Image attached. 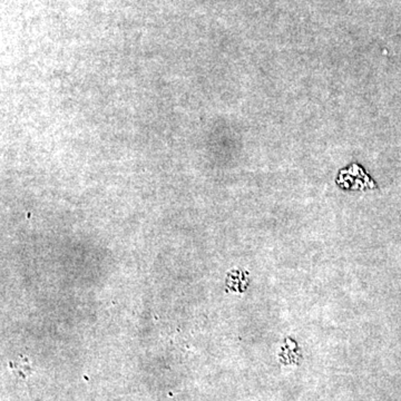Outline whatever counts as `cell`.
Instances as JSON below:
<instances>
[{
    "label": "cell",
    "instance_id": "6da1fadb",
    "mask_svg": "<svg viewBox=\"0 0 401 401\" xmlns=\"http://www.w3.org/2000/svg\"><path fill=\"white\" fill-rule=\"evenodd\" d=\"M9 368H11L13 375L16 376L17 378H20V379H26V378L30 377L32 371H34L32 361L26 356H19L16 360L9 362Z\"/></svg>",
    "mask_w": 401,
    "mask_h": 401
}]
</instances>
